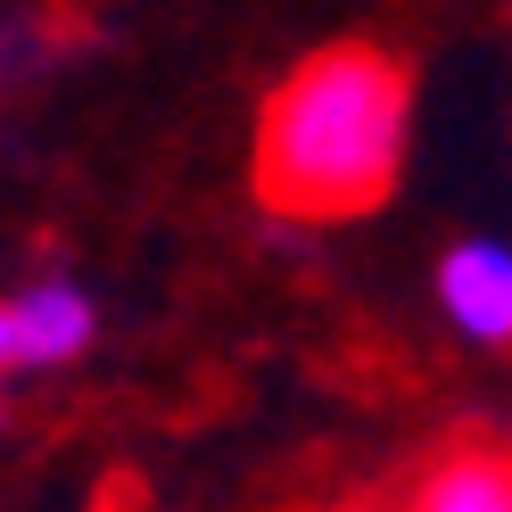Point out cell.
I'll list each match as a JSON object with an SVG mask.
<instances>
[{
    "mask_svg": "<svg viewBox=\"0 0 512 512\" xmlns=\"http://www.w3.org/2000/svg\"><path fill=\"white\" fill-rule=\"evenodd\" d=\"M9 323H17V364L34 372H67L91 339H100V314L75 281H34V290L9 298Z\"/></svg>",
    "mask_w": 512,
    "mask_h": 512,
    "instance_id": "277c9868",
    "label": "cell"
},
{
    "mask_svg": "<svg viewBox=\"0 0 512 512\" xmlns=\"http://www.w3.org/2000/svg\"><path fill=\"white\" fill-rule=\"evenodd\" d=\"M339 512H364V504H339Z\"/></svg>",
    "mask_w": 512,
    "mask_h": 512,
    "instance_id": "8992f818",
    "label": "cell"
},
{
    "mask_svg": "<svg viewBox=\"0 0 512 512\" xmlns=\"http://www.w3.org/2000/svg\"><path fill=\"white\" fill-rule=\"evenodd\" d=\"M438 314L479 347H512V248L455 240L438 256Z\"/></svg>",
    "mask_w": 512,
    "mask_h": 512,
    "instance_id": "3957f363",
    "label": "cell"
},
{
    "mask_svg": "<svg viewBox=\"0 0 512 512\" xmlns=\"http://www.w3.org/2000/svg\"><path fill=\"white\" fill-rule=\"evenodd\" d=\"M413 149V58L347 34L306 50L265 91L248 133V190L273 223H364L397 199Z\"/></svg>",
    "mask_w": 512,
    "mask_h": 512,
    "instance_id": "6da1fadb",
    "label": "cell"
},
{
    "mask_svg": "<svg viewBox=\"0 0 512 512\" xmlns=\"http://www.w3.org/2000/svg\"><path fill=\"white\" fill-rule=\"evenodd\" d=\"M364 512H512V438H488V430L438 438L430 455Z\"/></svg>",
    "mask_w": 512,
    "mask_h": 512,
    "instance_id": "7a4b0ae2",
    "label": "cell"
},
{
    "mask_svg": "<svg viewBox=\"0 0 512 512\" xmlns=\"http://www.w3.org/2000/svg\"><path fill=\"white\" fill-rule=\"evenodd\" d=\"M0 372H17V323H9V306H0Z\"/></svg>",
    "mask_w": 512,
    "mask_h": 512,
    "instance_id": "5b68a950",
    "label": "cell"
}]
</instances>
